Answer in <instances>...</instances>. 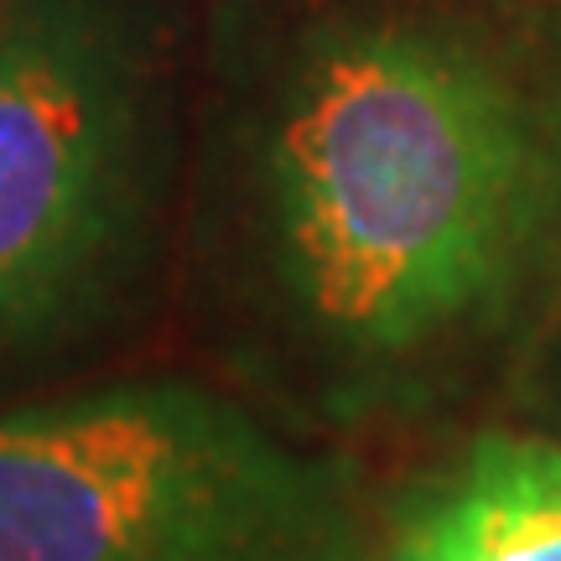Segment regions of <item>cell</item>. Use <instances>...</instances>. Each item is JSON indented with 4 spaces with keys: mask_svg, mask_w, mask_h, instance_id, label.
<instances>
[{
    "mask_svg": "<svg viewBox=\"0 0 561 561\" xmlns=\"http://www.w3.org/2000/svg\"><path fill=\"white\" fill-rule=\"evenodd\" d=\"M385 561H561V447L541 437H479L421 494Z\"/></svg>",
    "mask_w": 561,
    "mask_h": 561,
    "instance_id": "4",
    "label": "cell"
},
{
    "mask_svg": "<svg viewBox=\"0 0 561 561\" xmlns=\"http://www.w3.org/2000/svg\"><path fill=\"white\" fill-rule=\"evenodd\" d=\"M551 214L520 83L421 26L328 42L265 146V261L307 339L401 364L500 312Z\"/></svg>",
    "mask_w": 561,
    "mask_h": 561,
    "instance_id": "1",
    "label": "cell"
},
{
    "mask_svg": "<svg viewBox=\"0 0 561 561\" xmlns=\"http://www.w3.org/2000/svg\"><path fill=\"white\" fill-rule=\"evenodd\" d=\"M140 208V89L110 16L0 0V375L100 307Z\"/></svg>",
    "mask_w": 561,
    "mask_h": 561,
    "instance_id": "3",
    "label": "cell"
},
{
    "mask_svg": "<svg viewBox=\"0 0 561 561\" xmlns=\"http://www.w3.org/2000/svg\"><path fill=\"white\" fill-rule=\"evenodd\" d=\"M339 468L187 380L0 411V561H343Z\"/></svg>",
    "mask_w": 561,
    "mask_h": 561,
    "instance_id": "2",
    "label": "cell"
}]
</instances>
